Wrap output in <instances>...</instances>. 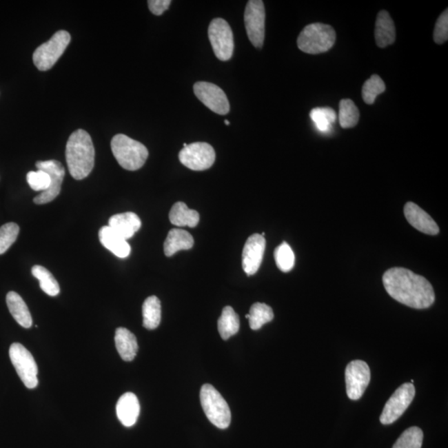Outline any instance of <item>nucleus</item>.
Here are the masks:
<instances>
[{
	"label": "nucleus",
	"mask_w": 448,
	"mask_h": 448,
	"mask_svg": "<svg viewBox=\"0 0 448 448\" xmlns=\"http://www.w3.org/2000/svg\"><path fill=\"white\" fill-rule=\"evenodd\" d=\"M383 283L388 294L399 303L414 309H426L435 301L433 286L423 276L409 269L394 267L385 272Z\"/></svg>",
	"instance_id": "nucleus-1"
},
{
	"label": "nucleus",
	"mask_w": 448,
	"mask_h": 448,
	"mask_svg": "<svg viewBox=\"0 0 448 448\" xmlns=\"http://www.w3.org/2000/svg\"><path fill=\"white\" fill-rule=\"evenodd\" d=\"M66 161L69 172L77 181L91 174L95 165V149L92 137L85 130H77L69 137Z\"/></svg>",
	"instance_id": "nucleus-2"
},
{
	"label": "nucleus",
	"mask_w": 448,
	"mask_h": 448,
	"mask_svg": "<svg viewBox=\"0 0 448 448\" xmlns=\"http://www.w3.org/2000/svg\"><path fill=\"white\" fill-rule=\"evenodd\" d=\"M111 147L116 160L126 170L141 169L149 156L148 150L143 144L123 134L112 138Z\"/></svg>",
	"instance_id": "nucleus-3"
},
{
	"label": "nucleus",
	"mask_w": 448,
	"mask_h": 448,
	"mask_svg": "<svg viewBox=\"0 0 448 448\" xmlns=\"http://www.w3.org/2000/svg\"><path fill=\"white\" fill-rule=\"evenodd\" d=\"M336 39V31L332 26L320 23H312L301 31L297 46L305 54H319L331 50Z\"/></svg>",
	"instance_id": "nucleus-4"
},
{
	"label": "nucleus",
	"mask_w": 448,
	"mask_h": 448,
	"mask_svg": "<svg viewBox=\"0 0 448 448\" xmlns=\"http://www.w3.org/2000/svg\"><path fill=\"white\" fill-rule=\"evenodd\" d=\"M201 402L209 420L220 429H226L231 422V411L225 399L213 385L206 384L201 390Z\"/></svg>",
	"instance_id": "nucleus-5"
},
{
	"label": "nucleus",
	"mask_w": 448,
	"mask_h": 448,
	"mask_svg": "<svg viewBox=\"0 0 448 448\" xmlns=\"http://www.w3.org/2000/svg\"><path fill=\"white\" fill-rule=\"evenodd\" d=\"M71 42L68 32L60 30L48 42L40 45L32 55V60L40 71H48L54 66Z\"/></svg>",
	"instance_id": "nucleus-6"
},
{
	"label": "nucleus",
	"mask_w": 448,
	"mask_h": 448,
	"mask_svg": "<svg viewBox=\"0 0 448 448\" xmlns=\"http://www.w3.org/2000/svg\"><path fill=\"white\" fill-rule=\"evenodd\" d=\"M10 357L14 367L28 389L38 386V366L34 356L24 346L19 343L11 345Z\"/></svg>",
	"instance_id": "nucleus-7"
},
{
	"label": "nucleus",
	"mask_w": 448,
	"mask_h": 448,
	"mask_svg": "<svg viewBox=\"0 0 448 448\" xmlns=\"http://www.w3.org/2000/svg\"><path fill=\"white\" fill-rule=\"evenodd\" d=\"M209 39L218 59L227 61L232 58L234 48V34L226 20L218 18L210 23Z\"/></svg>",
	"instance_id": "nucleus-8"
},
{
	"label": "nucleus",
	"mask_w": 448,
	"mask_h": 448,
	"mask_svg": "<svg viewBox=\"0 0 448 448\" xmlns=\"http://www.w3.org/2000/svg\"><path fill=\"white\" fill-rule=\"evenodd\" d=\"M415 387L411 383H405L395 391L380 415L382 425H389L396 422L402 416L415 397Z\"/></svg>",
	"instance_id": "nucleus-9"
},
{
	"label": "nucleus",
	"mask_w": 448,
	"mask_h": 448,
	"mask_svg": "<svg viewBox=\"0 0 448 448\" xmlns=\"http://www.w3.org/2000/svg\"><path fill=\"white\" fill-rule=\"evenodd\" d=\"M213 146L205 142H195L184 147L179 154V161L187 168L195 171L210 169L215 161Z\"/></svg>",
	"instance_id": "nucleus-10"
},
{
	"label": "nucleus",
	"mask_w": 448,
	"mask_h": 448,
	"mask_svg": "<svg viewBox=\"0 0 448 448\" xmlns=\"http://www.w3.org/2000/svg\"><path fill=\"white\" fill-rule=\"evenodd\" d=\"M265 14L264 3L262 0H250L244 13V23L248 39L254 47L261 48L263 46L265 39Z\"/></svg>",
	"instance_id": "nucleus-11"
},
{
	"label": "nucleus",
	"mask_w": 448,
	"mask_h": 448,
	"mask_svg": "<svg viewBox=\"0 0 448 448\" xmlns=\"http://www.w3.org/2000/svg\"><path fill=\"white\" fill-rule=\"evenodd\" d=\"M370 369L363 360H353L345 369L346 392L352 400H358L364 394L370 382Z\"/></svg>",
	"instance_id": "nucleus-12"
},
{
	"label": "nucleus",
	"mask_w": 448,
	"mask_h": 448,
	"mask_svg": "<svg viewBox=\"0 0 448 448\" xmlns=\"http://www.w3.org/2000/svg\"><path fill=\"white\" fill-rule=\"evenodd\" d=\"M195 96L212 112L218 115H226L230 112V105L227 97L217 85L198 81L194 85Z\"/></svg>",
	"instance_id": "nucleus-13"
},
{
	"label": "nucleus",
	"mask_w": 448,
	"mask_h": 448,
	"mask_svg": "<svg viewBox=\"0 0 448 448\" xmlns=\"http://www.w3.org/2000/svg\"><path fill=\"white\" fill-rule=\"evenodd\" d=\"M36 167L47 172L51 178L50 188L34 198L36 205H45L59 196L65 176V170L61 162L55 160L38 161L36 163Z\"/></svg>",
	"instance_id": "nucleus-14"
},
{
	"label": "nucleus",
	"mask_w": 448,
	"mask_h": 448,
	"mask_svg": "<svg viewBox=\"0 0 448 448\" xmlns=\"http://www.w3.org/2000/svg\"><path fill=\"white\" fill-rule=\"evenodd\" d=\"M266 240L261 234L247 238L243 251V268L248 276L254 275L263 263Z\"/></svg>",
	"instance_id": "nucleus-15"
},
{
	"label": "nucleus",
	"mask_w": 448,
	"mask_h": 448,
	"mask_svg": "<svg viewBox=\"0 0 448 448\" xmlns=\"http://www.w3.org/2000/svg\"><path fill=\"white\" fill-rule=\"evenodd\" d=\"M405 215L410 225L429 235H437L439 227L433 218L413 202L407 203L405 206Z\"/></svg>",
	"instance_id": "nucleus-16"
},
{
	"label": "nucleus",
	"mask_w": 448,
	"mask_h": 448,
	"mask_svg": "<svg viewBox=\"0 0 448 448\" xmlns=\"http://www.w3.org/2000/svg\"><path fill=\"white\" fill-rule=\"evenodd\" d=\"M109 227L128 241L141 229V221L132 212L113 215L109 219Z\"/></svg>",
	"instance_id": "nucleus-17"
},
{
	"label": "nucleus",
	"mask_w": 448,
	"mask_h": 448,
	"mask_svg": "<svg viewBox=\"0 0 448 448\" xmlns=\"http://www.w3.org/2000/svg\"><path fill=\"white\" fill-rule=\"evenodd\" d=\"M140 410L139 400L133 393H125L117 402V417L125 427H129L136 425Z\"/></svg>",
	"instance_id": "nucleus-18"
},
{
	"label": "nucleus",
	"mask_w": 448,
	"mask_h": 448,
	"mask_svg": "<svg viewBox=\"0 0 448 448\" xmlns=\"http://www.w3.org/2000/svg\"><path fill=\"white\" fill-rule=\"evenodd\" d=\"M99 240L103 246L120 258H125L130 254V244L121 237L112 227L104 226L99 231Z\"/></svg>",
	"instance_id": "nucleus-19"
},
{
	"label": "nucleus",
	"mask_w": 448,
	"mask_h": 448,
	"mask_svg": "<svg viewBox=\"0 0 448 448\" xmlns=\"http://www.w3.org/2000/svg\"><path fill=\"white\" fill-rule=\"evenodd\" d=\"M374 35H376L378 47L384 48L394 43L396 39V30L388 12L383 10L378 13Z\"/></svg>",
	"instance_id": "nucleus-20"
},
{
	"label": "nucleus",
	"mask_w": 448,
	"mask_h": 448,
	"mask_svg": "<svg viewBox=\"0 0 448 448\" xmlns=\"http://www.w3.org/2000/svg\"><path fill=\"white\" fill-rule=\"evenodd\" d=\"M115 343L122 360L132 361L136 356L138 352L136 337L129 329L123 327L116 329Z\"/></svg>",
	"instance_id": "nucleus-21"
},
{
	"label": "nucleus",
	"mask_w": 448,
	"mask_h": 448,
	"mask_svg": "<svg viewBox=\"0 0 448 448\" xmlns=\"http://www.w3.org/2000/svg\"><path fill=\"white\" fill-rule=\"evenodd\" d=\"M194 238L188 232L174 229L169 232L164 243V252L167 256H173L181 250H189L194 246Z\"/></svg>",
	"instance_id": "nucleus-22"
},
{
	"label": "nucleus",
	"mask_w": 448,
	"mask_h": 448,
	"mask_svg": "<svg viewBox=\"0 0 448 448\" xmlns=\"http://www.w3.org/2000/svg\"><path fill=\"white\" fill-rule=\"evenodd\" d=\"M6 303L14 320L23 328H30L32 325L31 314L22 297L18 293L10 292L6 296Z\"/></svg>",
	"instance_id": "nucleus-23"
},
{
	"label": "nucleus",
	"mask_w": 448,
	"mask_h": 448,
	"mask_svg": "<svg viewBox=\"0 0 448 448\" xmlns=\"http://www.w3.org/2000/svg\"><path fill=\"white\" fill-rule=\"evenodd\" d=\"M170 221L178 227L188 226L194 227L199 222V214L197 211L189 209L183 202L174 203L170 212Z\"/></svg>",
	"instance_id": "nucleus-24"
},
{
	"label": "nucleus",
	"mask_w": 448,
	"mask_h": 448,
	"mask_svg": "<svg viewBox=\"0 0 448 448\" xmlns=\"http://www.w3.org/2000/svg\"><path fill=\"white\" fill-rule=\"evenodd\" d=\"M239 317L233 307H226L218 321V328L222 339L226 340L236 335L239 331Z\"/></svg>",
	"instance_id": "nucleus-25"
},
{
	"label": "nucleus",
	"mask_w": 448,
	"mask_h": 448,
	"mask_svg": "<svg viewBox=\"0 0 448 448\" xmlns=\"http://www.w3.org/2000/svg\"><path fill=\"white\" fill-rule=\"evenodd\" d=\"M143 325L147 329H156L161 320V304L158 297L149 296L142 307Z\"/></svg>",
	"instance_id": "nucleus-26"
},
{
	"label": "nucleus",
	"mask_w": 448,
	"mask_h": 448,
	"mask_svg": "<svg viewBox=\"0 0 448 448\" xmlns=\"http://www.w3.org/2000/svg\"><path fill=\"white\" fill-rule=\"evenodd\" d=\"M32 274L35 278L39 281L41 289L50 296H56L59 294L60 287L58 283L50 271L47 268L39 265L32 268Z\"/></svg>",
	"instance_id": "nucleus-27"
},
{
	"label": "nucleus",
	"mask_w": 448,
	"mask_h": 448,
	"mask_svg": "<svg viewBox=\"0 0 448 448\" xmlns=\"http://www.w3.org/2000/svg\"><path fill=\"white\" fill-rule=\"evenodd\" d=\"M274 318V313L269 305L256 303L252 305L250 312V325L252 329L258 331L263 325Z\"/></svg>",
	"instance_id": "nucleus-28"
},
{
	"label": "nucleus",
	"mask_w": 448,
	"mask_h": 448,
	"mask_svg": "<svg viewBox=\"0 0 448 448\" xmlns=\"http://www.w3.org/2000/svg\"><path fill=\"white\" fill-rule=\"evenodd\" d=\"M360 120V112L354 101L343 99L340 103L339 121L342 128H354Z\"/></svg>",
	"instance_id": "nucleus-29"
},
{
	"label": "nucleus",
	"mask_w": 448,
	"mask_h": 448,
	"mask_svg": "<svg viewBox=\"0 0 448 448\" xmlns=\"http://www.w3.org/2000/svg\"><path fill=\"white\" fill-rule=\"evenodd\" d=\"M311 119L315 123L320 132H327L332 129V125L336 120V113L329 108H317L312 110L309 113Z\"/></svg>",
	"instance_id": "nucleus-30"
},
{
	"label": "nucleus",
	"mask_w": 448,
	"mask_h": 448,
	"mask_svg": "<svg viewBox=\"0 0 448 448\" xmlns=\"http://www.w3.org/2000/svg\"><path fill=\"white\" fill-rule=\"evenodd\" d=\"M386 89L384 81L378 75H373L365 81L362 88V96L366 104L373 105L377 96L385 92Z\"/></svg>",
	"instance_id": "nucleus-31"
},
{
	"label": "nucleus",
	"mask_w": 448,
	"mask_h": 448,
	"mask_svg": "<svg viewBox=\"0 0 448 448\" xmlns=\"http://www.w3.org/2000/svg\"><path fill=\"white\" fill-rule=\"evenodd\" d=\"M423 433L418 427H412L403 431L393 448H421Z\"/></svg>",
	"instance_id": "nucleus-32"
},
{
	"label": "nucleus",
	"mask_w": 448,
	"mask_h": 448,
	"mask_svg": "<svg viewBox=\"0 0 448 448\" xmlns=\"http://www.w3.org/2000/svg\"><path fill=\"white\" fill-rule=\"evenodd\" d=\"M276 266L283 272L292 270L295 265V254L287 243H283L274 252Z\"/></svg>",
	"instance_id": "nucleus-33"
},
{
	"label": "nucleus",
	"mask_w": 448,
	"mask_h": 448,
	"mask_svg": "<svg viewBox=\"0 0 448 448\" xmlns=\"http://www.w3.org/2000/svg\"><path fill=\"white\" fill-rule=\"evenodd\" d=\"M19 227L17 223H8L0 227V255L5 254L18 238Z\"/></svg>",
	"instance_id": "nucleus-34"
},
{
	"label": "nucleus",
	"mask_w": 448,
	"mask_h": 448,
	"mask_svg": "<svg viewBox=\"0 0 448 448\" xmlns=\"http://www.w3.org/2000/svg\"><path fill=\"white\" fill-rule=\"evenodd\" d=\"M28 184L34 191L44 192L51 185V178L50 174L43 170L30 171L27 174Z\"/></svg>",
	"instance_id": "nucleus-35"
},
{
	"label": "nucleus",
	"mask_w": 448,
	"mask_h": 448,
	"mask_svg": "<svg viewBox=\"0 0 448 448\" xmlns=\"http://www.w3.org/2000/svg\"><path fill=\"white\" fill-rule=\"evenodd\" d=\"M434 39L436 43L442 44L448 39V11L446 10L439 16L436 23Z\"/></svg>",
	"instance_id": "nucleus-36"
},
{
	"label": "nucleus",
	"mask_w": 448,
	"mask_h": 448,
	"mask_svg": "<svg viewBox=\"0 0 448 448\" xmlns=\"http://www.w3.org/2000/svg\"><path fill=\"white\" fill-rule=\"evenodd\" d=\"M170 3V0H150L148 6L153 14L160 16L169 9Z\"/></svg>",
	"instance_id": "nucleus-37"
},
{
	"label": "nucleus",
	"mask_w": 448,
	"mask_h": 448,
	"mask_svg": "<svg viewBox=\"0 0 448 448\" xmlns=\"http://www.w3.org/2000/svg\"><path fill=\"white\" fill-rule=\"evenodd\" d=\"M224 122H225L226 125H230V122L229 121H227V120L224 121Z\"/></svg>",
	"instance_id": "nucleus-38"
}]
</instances>
